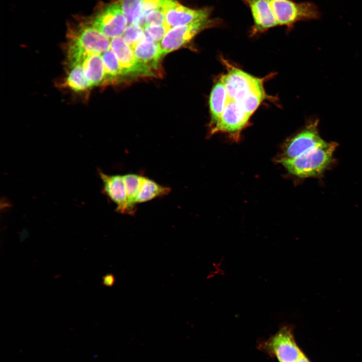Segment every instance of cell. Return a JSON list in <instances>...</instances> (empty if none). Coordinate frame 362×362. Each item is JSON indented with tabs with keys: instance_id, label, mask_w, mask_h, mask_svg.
<instances>
[{
	"instance_id": "9a60e30c",
	"label": "cell",
	"mask_w": 362,
	"mask_h": 362,
	"mask_svg": "<svg viewBox=\"0 0 362 362\" xmlns=\"http://www.w3.org/2000/svg\"><path fill=\"white\" fill-rule=\"evenodd\" d=\"M123 177L126 192L127 214L133 215L136 211L137 197L144 176L128 173L123 175Z\"/></svg>"
},
{
	"instance_id": "ac0fdd59",
	"label": "cell",
	"mask_w": 362,
	"mask_h": 362,
	"mask_svg": "<svg viewBox=\"0 0 362 362\" xmlns=\"http://www.w3.org/2000/svg\"><path fill=\"white\" fill-rule=\"evenodd\" d=\"M170 192L169 188L160 185L144 176L137 197V203H141L149 201L155 198L166 196Z\"/></svg>"
},
{
	"instance_id": "ba28073f",
	"label": "cell",
	"mask_w": 362,
	"mask_h": 362,
	"mask_svg": "<svg viewBox=\"0 0 362 362\" xmlns=\"http://www.w3.org/2000/svg\"><path fill=\"white\" fill-rule=\"evenodd\" d=\"M110 39V49L118 60L124 77L155 76L150 70L138 61L133 48L125 41L122 36Z\"/></svg>"
},
{
	"instance_id": "2e32d148",
	"label": "cell",
	"mask_w": 362,
	"mask_h": 362,
	"mask_svg": "<svg viewBox=\"0 0 362 362\" xmlns=\"http://www.w3.org/2000/svg\"><path fill=\"white\" fill-rule=\"evenodd\" d=\"M63 85L76 93L91 88L81 68L77 65H66V73Z\"/></svg>"
},
{
	"instance_id": "3957f363",
	"label": "cell",
	"mask_w": 362,
	"mask_h": 362,
	"mask_svg": "<svg viewBox=\"0 0 362 362\" xmlns=\"http://www.w3.org/2000/svg\"><path fill=\"white\" fill-rule=\"evenodd\" d=\"M91 18L95 28L109 38L122 36L128 26L118 1L101 4Z\"/></svg>"
},
{
	"instance_id": "277c9868",
	"label": "cell",
	"mask_w": 362,
	"mask_h": 362,
	"mask_svg": "<svg viewBox=\"0 0 362 362\" xmlns=\"http://www.w3.org/2000/svg\"><path fill=\"white\" fill-rule=\"evenodd\" d=\"M318 119L310 120L300 132L287 140L279 159H293L324 144L318 130Z\"/></svg>"
},
{
	"instance_id": "9c48e42d",
	"label": "cell",
	"mask_w": 362,
	"mask_h": 362,
	"mask_svg": "<svg viewBox=\"0 0 362 362\" xmlns=\"http://www.w3.org/2000/svg\"><path fill=\"white\" fill-rule=\"evenodd\" d=\"M163 8L165 24L169 29L211 18V9H192L181 5L175 0L169 1Z\"/></svg>"
},
{
	"instance_id": "603a6c76",
	"label": "cell",
	"mask_w": 362,
	"mask_h": 362,
	"mask_svg": "<svg viewBox=\"0 0 362 362\" xmlns=\"http://www.w3.org/2000/svg\"><path fill=\"white\" fill-rule=\"evenodd\" d=\"M145 34L153 40L160 42L170 29L166 25H147L144 28Z\"/></svg>"
},
{
	"instance_id": "e0dca14e",
	"label": "cell",
	"mask_w": 362,
	"mask_h": 362,
	"mask_svg": "<svg viewBox=\"0 0 362 362\" xmlns=\"http://www.w3.org/2000/svg\"><path fill=\"white\" fill-rule=\"evenodd\" d=\"M103 62L105 72V85L116 83L123 77L122 69L118 60L111 49L100 55Z\"/></svg>"
},
{
	"instance_id": "5b68a950",
	"label": "cell",
	"mask_w": 362,
	"mask_h": 362,
	"mask_svg": "<svg viewBox=\"0 0 362 362\" xmlns=\"http://www.w3.org/2000/svg\"><path fill=\"white\" fill-rule=\"evenodd\" d=\"M221 23L218 18H210L170 28L160 42L163 56L188 43L203 30Z\"/></svg>"
},
{
	"instance_id": "7402d4cb",
	"label": "cell",
	"mask_w": 362,
	"mask_h": 362,
	"mask_svg": "<svg viewBox=\"0 0 362 362\" xmlns=\"http://www.w3.org/2000/svg\"><path fill=\"white\" fill-rule=\"evenodd\" d=\"M164 24H165V16L163 7L150 12L144 18V28L147 25H163Z\"/></svg>"
},
{
	"instance_id": "52a82bcc",
	"label": "cell",
	"mask_w": 362,
	"mask_h": 362,
	"mask_svg": "<svg viewBox=\"0 0 362 362\" xmlns=\"http://www.w3.org/2000/svg\"><path fill=\"white\" fill-rule=\"evenodd\" d=\"M250 117L239 104L228 99L218 122L210 128V133H226L237 140L241 131L248 124Z\"/></svg>"
},
{
	"instance_id": "4fadbf2b",
	"label": "cell",
	"mask_w": 362,
	"mask_h": 362,
	"mask_svg": "<svg viewBox=\"0 0 362 362\" xmlns=\"http://www.w3.org/2000/svg\"><path fill=\"white\" fill-rule=\"evenodd\" d=\"M99 175L104 193L116 205L117 211L127 214V197L123 175H108L102 171Z\"/></svg>"
},
{
	"instance_id": "d6986e66",
	"label": "cell",
	"mask_w": 362,
	"mask_h": 362,
	"mask_svg": "<svg viewBox=\"0 0 362 362\" xmlns=\"http://www.w3.org/2000/svg\"><path fill=\"white\" fill-rule=\"evenodd\" d=\"M144 0H119L123 13L128 21V25L139 24L143 27L142 8Z\"/></svg>"
},
{
	"instance_id": "30bf717a",
	"label": "cell",
	"mask_w": 362,
	"mask_h": 362,
	"mask_svg": "<svg viewBox=\"0 0 362 362\" xmlns=\"http://www.w3.org/2000/svg\"><path fill=\"white\" fill-rule=\"evenodd\" d=\"M268 345L280 362H296L303 354L294 340L289 326L283 327L270 338Z\"/></svg>"
},
{
	"instance_id": "484cf974",
	"label": "cell",
	"mask_w": 362,
	"mask_h": 362,
	"mask_svg": "<svg viewBox=\"0 0 362 362\" xmlns=\"http://www.w3.org/2000/svg\"><path fill=\"white\" fill-rule=\"evenodd\" d=\"M296 362H310L307 358L303 354Z\"/></svg>"
},
{
	"instance_id": "6da1fadb",
	"label": "cell",
	"mask_w": 362,
	"mask_h": 362,
	"mask_svg": "<svg viewBox=\"0 0 362 362\" xmlns=\"http://www.w3.org/2000/svg\"><path fill=\"white\" fill-rule=\"evenodd\" d=\"M337 146L334 142H326L293 159H278L291 174L301 178L317 177L328 168L334 161L333 154Z\"/></svg>"
},
{
	"instance_id": "cb8c5ba5",
	"label": "cell",
	"mask_w": 362,
	"mask_h": 362,
	"mask_svg": "<svg viewBox=\"0 0 362 362\" xmlns=\"http://www.w3.org/2000/svg\"><path fill=\"white\" fill-rule=\"evenodd\" d=\"M170 0H144L142 8V16L144 21L146 15L150 12L163 7Z\"/></svg>"
},
{
	"instance_id": "8992f818",
	"label": "cell",
	"mask_w": 362,
	"mask_h": 362,
	"mask_svg": "<svg viewBox=\"0 0 362 362\" xmlns=\"http://www.w3.org/2000/svg\"><path fill=\"white\" fill-rule=\"evenodd\" d=\"M227 69L223 75L229 100L240 104L249 92L264 79L253 76L223 60Z\"/></svg>"
},
{
	"instance_id": "d4e9b609",
	"label": "cell",
	"mask_w": 362,
	"mask_h": 362,
	"mask_svg": "<svg viewBox=\"0 0 362 362\" xmlns=\"http://www.w3.org/2000/svg\"><path fill=\"white\" fill-rule=\"evenodd\" d=\"M115 282V278L112 275H107L103 278V283L105 286H111Z\"/></svg>"
},
{
	"instance_id": "7a4b0ae2",
	"label": "cell",
	"mask_w": 362,
	"mask_h": 362,
	"mask_svg": "<svg viewBox=\"0 0 362 362\" xmlns=\"http://www.w3.org/2000/svg\"><path fill=\"white\" fill-rule=\"evenodd\" d=\"M269 10L277 26L291 29L297 22L318 20L320 13L317 6L310 2L294 0H268Z\"/></svg>"
},
{
	"instance_id": "7c38bea8",
	"label": "cell",
	"mask_w": 362,
	"mask_h": 362,
	"mask_svg": "<svg viewBox=\"0 0 362 362\" xmlns=\"http://www.w3.org/2000/svg\"><path fill=\"white\" fill-rule=\"evenodd\" d=\"M249 9L253 25L250 34L254 36L277 27L270 13L268 0H241Z\"/></svg>"
},
{
	"instance_id": "44dd1931",
	"label": "cell",
	"mask_w": 362,
	"mask_h": 362,
	"mask_svg": "<svg viewBox=\"0 0 362 362\" xmlns=\"http://www.w3.org/2000/svg\"><path fill=\"white\" fill-rule=\"evenodd\" d=\"M144 28L139 24L128 25L122 37L125 41L132 48L144 37Z\"/></svg>"
},
{
	"instance_id": "ffe728a7",
	"label": "cell",
	"mask_w": 362,
	"mask_h": 362,
	"mask_svg": "<svg viewBox=\"0 0 362 362\" xmlns=\"http://www.w3.org/2000/svg\"><path fill=\"white\" fill-rule=\"evenodd\" d=\"M266 98V93L262 83L252 89L239 105L251 117Z\"/></svg>"
},
{
	"instance_id": "5bb4252c",
	"label": "cell",
	"mask_w": 362,
	"mask_h": 362,
	"mask_svg": "<svg viewBox=\"0 0 362 362\" xmlns=\"http://www.w3.org/2000/svg\"><path fill=\"white\" fill-rule=\"evenodd\" d=\"M228 101V97L224 76L222 75L214 85L210 96V128L218 122Z\"/></svg>"
},
{
	"instance_id": "8fae6325",
	"label": "cell",
	"mask_w": 362,
	"mask_h": 362,
	"mask_svg": "<svg viewBox=\"0 0 362 362\" xmlns=\"http://www.w3.org/2000/svg\"><path fill=\"white\" fill-rule=\"evenodd\" d=\"M133 49L138 61L155 76L156 71L159 69V61L163 57L160 42L153 40L145 34Z\"/></svg>"
}]
</instances>
